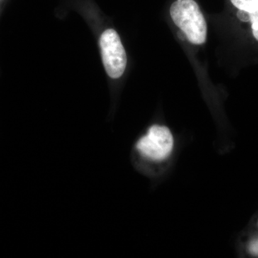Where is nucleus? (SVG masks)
Masks as SVG:
<instances>
[{
	"label": "nucleus",
	"mask_w": 258,
	"mask_h": 258,
	"mask_svg": "<svg viewBox=\"0 0 258 258\" xmlns=\"http://www.w3.org/2000/svg\"><path fill=\"white\" fill-rule=\"evenodd\" d=\"M170 16L173 22L194 45L206 42L208 25L200 7L194 0H176L171 5Z\"/></svg>",
	"instance_id": "1"
},
{
	"label": "nucleus",
	"mask_w": 258,
	"mask_h": 258,
	"mask_svg": "<svg viewBox=\"0 0 258 258\" xmlns=\"http://www.w3.org/2000/svg\"><path fill=\"white\" fill-rule=\"evenodd\" d=\"M99 44L106 74L111 79H119L127 64L126 52L119 35L113 29H108L102 33Z\"/></svg>",
	"instance_id": "2"
},
{
	"label": "nucleus",
	"mask_w": 258,
	"mask_h": 258,
	"mask_svg": "<svg viewBox=\"0 0 258 258\" xmlns=\"http://www.w3.org/2000/svg\"><path fill=\"white\" fill-rule=\"evenodd\" d=\"M170 130L164 125H153L137 142V152L145 159L161 161L170 154L173 147Z\"/></svg>",
	"instance_id": "3"
},
{
	"label": "nucleus",
	"mask_w": 258,
	"mask_h": 258,
	"mask_svg": "<svg viewBox=\"0 0 258 258\" xmlns=\"http://www.w3.org/2000/svg\"><path fill=\"white\" fill-rule=\"evenodd\" d=\"M237 9L251 13L258 9V0H230Z\"/></svg>",
	"instance_id": "4"
},
{
	"label": "nucleus",
	"mask_w": 258,
	"mask_h": 258,
	"mask_svg": "<svg viewBox=\"0 0 258 258\" xmlns=\"http://www.w3.org/2000/svg\"><path fill=\"white\" fill-rule=\"evenodd\" d=\"M249 21L251 23L252 35L258 41V9L249 13Z\"/></svg>",
	"instance_id": "5"
},
{
	"label": "nucleus",
	"mask_w": 258,
	"mask_h": 258,
	"mask_svg": "<svg viewBox=\"0 0 258 258\" xmlns=\"http://www.w3.org/2000/svg\"><path fill=\"white\" fill-rule=\"evenodd\" d=\"M249 250L254 254H258V240L253 241L249 246Z\"/></svg>",
	"instance_id": "6"
},
{
	"label": "nucleus",
	"mask_w": 258,
	"mask_h": 258,
	"mask_svg": "<svg viewBox=\"0 0 258 258\" xmlns=\"http://www.w3.org/2000/svg\"><path fill=\"white\" fill-rule=\"evenodd\" d=\"M5 0H0V14H1L2 9H3V5H4Z\"/></svg>",
	"instance_id": "7"
}]
</instances>
